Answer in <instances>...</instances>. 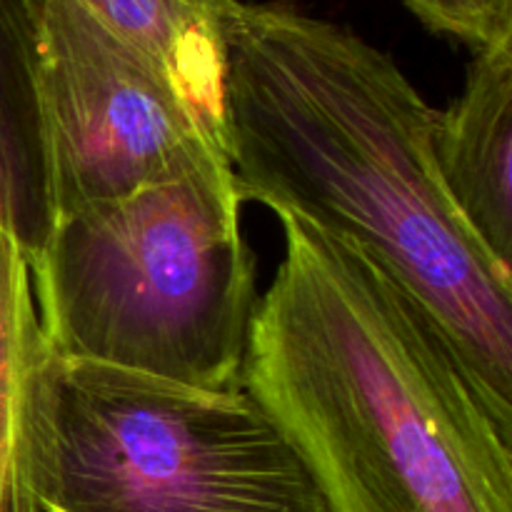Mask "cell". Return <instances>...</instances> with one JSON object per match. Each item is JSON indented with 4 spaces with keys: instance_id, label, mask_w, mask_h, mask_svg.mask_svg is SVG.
<instances>
[{
    "instance_id": "cell-5",
    "label": "cell",
    "mask_w": 512,
    "mask_h": 512,
    "mask_svg": "<svg viewBox=\"0 0 512 512\" xmlns=\"http://www.w3.org/2000/svg\"><path fill=\"white\" fill-rule=\"evenodd\" d=\"M38 95L55 220L223 153L173 85L75 0H38Z\"/></svg>"
},
{
    "instance_id": "cell-3",
    "label": "cell",
    "mask_w": 512,
    "mask_h": 512,
    "mask_svg": "<svg viewBox=\"0 0 512 512\" xmlns=\"http://www.w3.org/2000/svg\"><path fill=\"white\" fill-rule=\"evenodd\" d=\"M228 158L55 220L28 260L50 355L238 388L255 260Z\"/></svg>"
},
{
    "instance_id": "cell-7",
    "label": "cell",
    "mask_w": 512,
    "mask_h": 512,
    "mask_svg": "<svg viewBox=\"0 0 512 512\" xmlns=\"http://www.w3.org/2000/svg\"><path fill=\"white\" fill-rule=\"evenodd\" d=\"M38 0H0V228L28 260L55 225L38 95Z\"/></svg>"
},
{
    "instance_id": "cell-1",
    "label": "cell",
    "mask_w": 512,
    "mask_h": 512,
    "mask_svg": "<svg viewBox=\"0 0 512 512\" xmlns=\"http://www.w3.org/2000/svg\"><path fill=\"white\" fill-rule=\"evenodd\" d=\"M220 145L240 200L363 250L512 425V270L455 208L430 108L388 53L288 3L225 15Z\"/></svg>"
},
{
    "instance_id": "cell-2",
    "label": "cell",
    "mask_w": 512,
    "mask_h": 512,
    "mask_svg": "<svg viewBox=\"0 0 512 512\" xmlns=\"http://www.w3.org/2000/svg\"><path fill=\"white\" fill-rule=\"evenodd\" d=\"M240 388L328 512H512V425L440 325L368 255L298 218Z\"/></svg>"
},
{
    "instance_id": "cell-4",
    "label": "cell",
    "mask_w": 512,
    "mask_h": 512,
    "mask_svg": "<svg viewBox=\"0 0 512 512\" xmlns=\"http://www.w3.org/2000/svg\"><path fill=\"white\" fill-rule=\"evenodd\" d=\"M33 455L40 512H328L240 385L193 388L48 350Z\"/></svg>"
},
{
    "instance_id": "cell-10",
    "label": "cell",
    "mask_w": 512,
    "mask_h": 512,
    "mask_svg": "<svg viewBox=\"0 0 512 512\" xmlns=\"http://www.w3.org/2000/svg\"><path fill=\"white\" fill-rule=\"evenodd\" d=\"M430 30L483 50L512 40V0H403Z\"/></svg>"
},
{
    "instance_id": "cell-8",
    "label": "cell",
    "mask_w": 512,
    "mask_h": 512,
    "mask_svg": "<svg viewBox=\"0 0 512 512\" xmlns=\"http://www.w3.org/2000/svg\"><path fill=\"white\" fill-rule=\"evenodd\" d=\"M133 45L220 140L225 15L233 0H75Z\"/></svg>"
},
{
    "instance_id": "cell-6",
    "label": "cell",
    "mask_w": 512,
    "mask_h": 512,
    "mask_svg": "<svg viewBox=\"0 0 512 512\" xmlns=\"http://www.w3.org/2000/svg\"><path fill=\"white\" fill-rule=\"evenodd\" d=\"M433 148L455 208L512 270V40L478 50L463 93L435 115Z\"/></svg>"
},
{
    "instance_id": "cell-9",
    "label": "cell",
    "mask_w": 512,
    "mask_h": 512,
    "mask_svg": "<svg viewBox=\"0 0 512 512\" xmlns=\"http://www.w3.org/2000/svg\"><path fill=\"white\" fill-rule=\"evenodd\" d=\"M45 355L28 255L0 228V512H40L33 445Z\"/></svg>"
}]
</instances>
